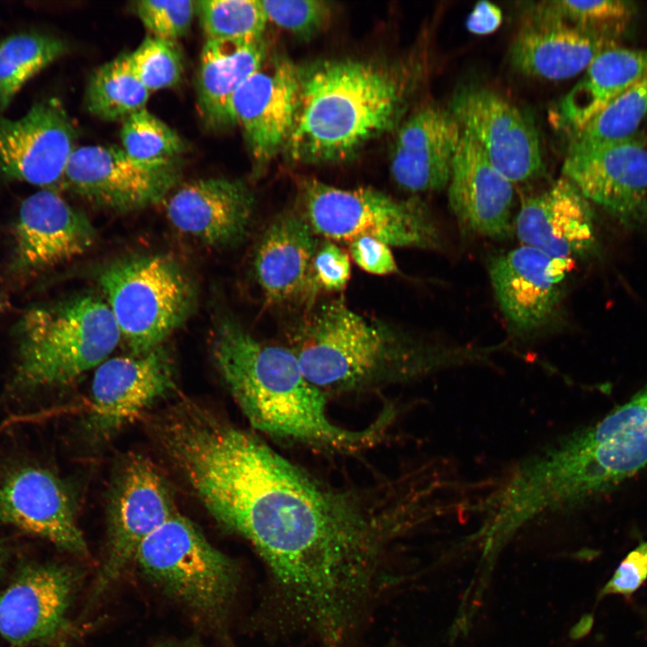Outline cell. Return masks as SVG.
Listing matches in <instances>:
<instances>
[{
	"label": "cell",
	"instance_id": "obj_9",
	"mask_svg": "<svg viewBox=\"0 0 647 647\" xmlns=\"http://www.w3.org/2000/svg\"><path fill=\"white\" fill-rule=\"evenodd\" d=\"M108 306L132 354L152 350L190 314L194 293L173 261L158 255L117 261L99 278Z\"/></svg>",
	"mask_w": 647,
	"mask_h": 647
},
{
	"label": "cell",
	"instance_id": "obj_13",
	"mask_svg": "<svg viewBox=\"0 0 647 647\" xmlns=\"http://www.w3.org/2000/svg\"><path fill=\"white\" fill-rule=\"evenodd\" d=\"M450 111L492 165L512 183L537 176L543 161L533 123L495 92L465 87L456 93Z\"/></svg>",
	"mask_w": 647,
	"mask_h": 647
},
{
	"label": "cell",
	"instance_id": "obj_36",
	"mask_svg": "<svg viewBox=\"0 0 647 647\" xmlns=\"http://www.w3.org/2000/svg\"><path fill=\"white\" fill-rule=\"evenodd\" d=\"M261 4L268 21L302 38L318 32L331 15V7L324 1L264 0Z\"/></svg>",
	"mask_w": 647,
	"mask_h": 647
},
{
	"label": "cell",
	"instance_id": "obj_19",
	"mask_svg": "<svg viewBox=\"0 0 647 647\" xmlns=\"http://www.w3.org/2000/svg\"><path fill=\"white\" fill-rule=\"evenodd\" d=\"M94 237L84 215L52 190L42 189L20 206L11 268L22 273L48 269L86 252Z\"/></svg>",
	"mask_w": 647,
	"mask_h": 647
},
{
	"label": "cell",
	"instance_id": "obj_17",
	"mask_svg": "<svg viewBox=\"0 0 647 647\" xmlns=\"http://www.w3.org/2000/svg\"><path fill=\"white\" fill-rule=\"evenodd\" d=\"M574 262L521 245L492 257V290L505 319L520 332L545 326L559 309L563 287Z\"/></svg>",
	"mask_w": 647,
	"mask_h": 647
},
{
	"label": "cell",
	"instance_id": "obj_12",
	"mask_svg": "<svg viewBox=\"0 0 647 647\" xmlns=\"http://www.w3.org/2000/svg\"><path fill=\"white\" fill-rule=\"evenodd\" d=\"M76 574L57 563L22 566L0 591V636L13 647L51 645L65 636Z\"/></svg>",
	"mask_w": 647,
	"mask_h": 647
},
{
	"label": "cell",
	"instance_id": "obj_10",
	"mask_svg": "<svg viewBox=\"0 0 647 647\" xmlns=\"http://www.w3.org/2000/svg\"><path fill=\"white\" fill-rule=\"evenodd\" d=\"M180 175L175 159L144 162L118 146H85L71 154L63 180L96 205L129 211L160 201Z\"/></svg>",
	"mask_w": 647,
	"mask_h": 647
},
{
	"label": "cell",
	"instance_id": "obj_32",
	"mask_svg": "<svg viewBox=\"0 0 647 647\" xmlns=\"http://www.w3.org/2000/svg\"><path fill=\"white\" fill-rule=\"evenodd\" d=\"M196 13L207 40L261 39L268 22L257 0L196 1Z\"/></svg>",
	"mask_w": 647,
	"mask_h": 647
},
{
	"label": "cell",
	"instance_id": "obj_33",
	"mask_svg": "<svg viewBox=\"0 0 647 647\" xmlns=\"http://www.w3.org/2000/svg\"><path fill=\"white\" fill-rule=\"evenodd\" d=\"M122 149L144 162L174 160L185 149L178 133L146 109L123 120Z\"/></svg>",
	"mask_w": 647,
	"mask_h": 647
},
{
	"label": "cell",
	"instance_id": "obj_23",
	"mask_svg": "<svg viewBox=\"0 0 647 647\" xmlns=\"http://www.w3.org/2000/svg\"><path fill=\"white\" fill-rule=\"evenodd\" d=\"M612 40L578 27L540 4L525 21L510 49L511 65L520 73L545 80H563L586 69Z\"/></svg>",
	"mask_w": 647,
	"mask_h": 647
},
{
	"label": "cell",
	"instance_id": "obj_6",
	"mask_svg": "<svg viewBox=\"0 0 647 647\" xmlns=\"http://www.w3.org/2000/svg\"><path fill=\"white\" fill-rule=\"evenodd\" d=\"M120 336L108 304L93 296L31 309L18 326L13 385L33 391L68 384L101 365Z\"/></svg>",
	"mask_w": 647,
	"mask_h": 647
},
{
	"label": "cell",
	"instance_id": "obj_8",
	"mask_svg": "<svg viewBox=\"0 0 647 647\" xmlns=\"http://www.w3.org/2000/svg\"><path fill=\"white\" fill-rule=\"evenodd\" d=\"M304 217L329 241L372 237L388 246L433 250L440 231L417 199H397L372 188L340 189L316 180L302 188Z\"/></svg>",
	"mask_w": 647,
	"mask_h": 647
},
{
	"label": "cell",
	"instance_id": "obj_31",
	"mask_svg": "<svg viewBox=\"0 0 647 647\" xmlns=\"http://www.w3.org/2000/svg\"><path fill=\"white\" fill-rule=\"evenodd\" d=\"M647 116V74L631 85L583 129L572 134L569 150L628 137Z\"/></svg>",
	"mask_w": 647,
	"mask_h": 647
},
{
	"label": "cell",
	"instance_id": "obj_29",
	"mask_svg": "<svg viewBox=\"0 0 647 647\" xmlns=\"http://www.w3.org/2000/svg\"><path fill=\"white\" fill-rule=\"evenodd\" d=\"M150 92L135 74L128 54L102 65L91 75L85 90V107L108 121L125 120L145 109Z\"/></svg>",
	"mask_w": 647,
	"mask_h": 647
},
{
	"label": "cell",
	"instance_id": "obj_40",
	"mask_svg": "<svg viewBox=\"0 0 647 647\" xmlns=\"http://www.w3.org/2000/svg\"><path fill=\"white\" fill-rule=\"evenodd\" d=\"M354 262L364 271L388 275L397 271V265L388 245L372 237H359L350 245Z\"/></svg>",
	"mask_w": 647,
	"mask_h": 647
},
{
	"label": "cell",
	"instance_id": "obj_25",
	"mask_svg": "<svg viewBox=\"0 0 647 647\" xmlns=\"http://www.w3.org/2000/svg\"><path fill=\"white\" fill-rule=\"evenodd\" d=\"M254 199L238 180L208 178L182 185L169 199L167 217L181 232L211 246L237 243L247 230Z\"/></svg>",
	"mask_w": 647,
	"mask_h": 647
},
{
	"label": "cell",
	"instance_id": "obj_27",
	"mask_svg": "<svg viewBox=\"0 0 647 647\" xmlns=\"http://www.w3.org/2000/svg\"><path fill=\"white\" fill-rule=\"evenodd\" d=\"M267 58L262 38L207 40L200 54L196 89L200 114L209 127L234 125L232 99Z\"/></svg>",
	"mask_w": 647,
	"mask_h": 647
},
{
	"label": "cell",
	"instance_id": "obj_28",
	"mask_svg": "<svg viewBox=\"0 0 647 647\" xmlns=\"http://www.w3.org/2000/svg\"><path fill=\"white\" fill-rule=\"evenodd\" d=\"M647 74V50L608 48L600 52L558 104L554 121L574 134Z\"/></svg>",
	"mask_w": 647,
	"mask_h": 647
},
{
	"label": "cell",
	"instance_id": "obj_16",
	"mask_svg": "<svg viewBox=\"0 0 647 647\" xmlns=\"http://www.w3.org/2000/svg\"><path fill=\"white\" fill-rule=\"evenodd\" d=\"M76 131L56 99L35 102L20 119L0 118V173L50 189L64 179Z\"/></svg>",
	"mask_w": 647,
	"mask_h": 647
},
{
	"label": "cell",
	"instance_id": "obj_44",
	"mask_svg": "<svg viewBox=\"0 0 647 647\" xmlns=\"http://www.w3.org/2000/svg\"><path fill=\"white\" fill-rule=\"evenodd\" d=\"M1 304H2V301L0 300V309H1Z\"/></svg>",
	"mask_w": 647,
	"mask_h": 647
},
{
	"label": "cell",
	"instance_id": "obj_21",
	"mask_svg": "<svg viewBox=\"0 0 647 647\" xmlns=\"http://www.w3.org/2000/svg\"><path fill=\"white\" fill-rule=\"evenodd\" d=\"M589 200L566 178L526 198L514 221L523 245L574 262L595 245L593 212Z\"/></svg>",
	"mask_w": 647,
	"mask_h": 647
},
{
	"label": "cell",
	"instance_id": "obj_18",
	"mask_svg": "<svg viewBox=\"0 0 647 647\" xmlns=\"http://www.w3.org/2000/svg\"><path fill=\"white\" fill-rule=\"evenodd\" d=\"M299 93L300 67L286 58H267L235 93L233 122L241 127L258 164L284 151L295 123Z\"/></svg>",
	"mask_w": 647,
	"mask_h": 647
},
{
	"label": "cell",
	"instance_id": "obj_20",
	"mask_svg": "<svg viewBox=\"0 0 647 647\" xmlns=\"http://www.w3.org/2000/svg\"><path fill=\"white\" fill-rule=\"evenodd\" d=\"M174 388L173 365L160 346L99 365L92 385V421L110 432L136 419Z\"/></svg>",
	"mask_w": 647,
	"mask_h": 647
},
{
	"label": "cell",
	"instance_id": "obj_38",
	"mask_svg": "<svg viewBox=\"0 0 647 647\" xmlns=\"http://www.w3.org/2000/svg\"><path fill=\"white\" fill-rule=\"evenodd\" d=\"M313 270L318 289L341 291L350 279V255L340 246L326 241L315 253Z\"/></svg>",
	"mask_w": 647,
	"mask_h": 647
},
{
	"label": "cell",
	"instance_id": "obj_24",
	"mask_svg": "<svg viewBox=\"0 0 647 647\" xmlns=\"http://www.w3.org/2000/svg\"><path fill=\"white\" fill-rule=\"evenodd\" d=\"M448 189L453 213L467 230L495 240L505 239L514 231L512 182L492 165L465 131Z\"/></svg>",
	"mask_w": 647,
	"mask_h": 647
},
{
	"label": "cell",
	"instance_id": "obj_39",
	"mask_svg": "<svg viewBox=\"0 0 647 647\" xmlns=\"http://www.w3.org/2000/svg\"><path fill=\"white\" fill-rule=\"evenodd\" d=\"M647 580V541L635 546L601 589L598 598L608 595L632 596Z\"/></svg>",
	"mask_w": 647,
	"mask_h": 647
},
{
	"label": "cell",
	"instance_id": "obj_26",
	"mask_svg": "<svg viewBox=\"0 0 647 647\" xmlns=\"http://www.w3.org/2000/svg\"><path fill=\"white\" fill-rule=\"evenodd\" d=\"M318 247L304 216L285 214L268 226L253 260L255 278L267 302L280 305L314 296L318 288L313 262Z\"/></svg>",
	"mask_w": 647,
	"mask_h": 647
},
{
	"label": "cell",
	"instance_id": "obj_43",
	"mask_svg": "<svg viewBox=\"0 0 647 647\" xmlns=\"http://www.w3.org/2000/svg\"><path fill=\"white\" fill-rule=\"evenodd\" d=\"M7 554L8 546L3 540H0V572L3 569L5 561H7Z\"/></svg>",
	"mask_w": 647,
	"mask_h": 647
},
{
	"label": "cell",
	"instance_id": "obj_30",
	"mask_svg": "<svg viewBox=\"0 0 647 647\" xmlns=\"http://www.w3.org/2000/svg\"><path fill=\"white\" fill-rule=\"evenodd\" d=\"M66 50L62 40L39 32H21L0 41V111L26 82Z\"/></svg>",
	"mask_w": 647,
	"mask_h": 647
},
{
	"label": "cell",
	"instance_id": "obj_1",
	"mask_svg": "<svg viewBox=\"0 0 647 647\" xmlns=\"http://www.w3.org/2000/svg\"><path fill=\"white\" fill-rule=\"evenodd\" d=\"M158 438L208 512L264 561L274 599L324 647H345L374 590L368 521L257 438L182 402Z\"/></svg>",
	"mask_w": 647,
	"mask_h": 647
},
{
	"label": "cell",
	"instance_id": "obj_5",
	"mask_svg": "<svg viewBox=\"0 0 647 647\" xmlns=\"http://www.w3.org/2000/svg\"><path fill=\"white\" fill-rule=\"evenodd\" d=\"M291 349L306 377L324 388L353 386L386 369L427 374L481 361L483 351L417 341L353 311L342 298L302 324Z\"/></svg>",
	"mask_w": 647,
	"mask_h": 647
},
{
	"label": "cell",
	"instance_id": "obj_2",
	"mask_svg": "<svg viewBox=\"0 0 647 647\" xmlns=\"http://www.w3.org/2000/svg\"><path fill=\"white\" fill-rule=\"evenodd\" d=\"M647 466V388L518 462L503 493L519 520L585 503Z\"/></svg>",
	"mask_w": 647,
	"mask_h": 647
},
{
	"label": "cell",
	"instance_id": "obj_15",
	"mask_svg": "<svg viewBox=\"0 0 647 647\" xmlns=\"http://www.w3.org/2000/svg\"><path fill=\"white\" fill-rule=\"evenodd\" d=\"M0 524L45 539L71 554H87L68 489L40 465L18 464L0 474Z\"/></svg>",
	"mask_w": 647,
	"mask_h": 647
},
{
	"label": "cell",
	"instance_id": "obj_35",
	"mask_svg": "<svg viewBox=\"0 0 647 647\" xmlns=\"http://www.w3.org/2000/svg\"><path fill=\"white\" fill-rule=\"evenodd\" d=\"M128 55L135 74L150 93L172 87L181 80L183 62L175 41L147 38Z\"/></svg>",
	"mask_w": 647,
	"mask_h": 647
},
{
	"label": "cell",
	"instance_id": "obj_37",
	"mask_svg": "<svg viewBox=\"0 0 647 647\" xmlns=\"http://www.w3.org/2000/svg\"><path fill=\"white\" fill-rule=\"evenodd\" d=\"M134 9L154 37L175 41L189 31L196 13V2L143 0L136 2Z\"/></svg>",
	"mask_w": 647,
	"mask_h": 647
},
{
	"label": "cell",
	"instance_id": "obj_11",
	"mask_svg": "<svg viewBox=\"0 0 647 647\" xmlns=\"http://www.w3.org/2000/svg\"><path fill=\"white\" fill-rule=\"evenodd\" d=\"M176 513L168 487L150 461L130 459L112 490L108 510V544L93 598L106 590L136 558L141 543Z\"/></svg>",
	"mask_w": 647,
	"mask_h": 647
},
{
	"label": "cell",
	"instance_id": "obj_4",
	"mask_svg": "<svg viewBox=\"0 0 647 647\" xmlns=\"http://www.w3.org/2000/svg\"><path fill=\"white\" fill-rule=\"evenodd\" d=\"M213 357L232 396L249 422L277 437L328 446H359L373 430L333 423L324 390L304 375L291 349L255 339L231 318L217 326Z\"/></svg>",
	"mask_w": 647,
	"mask_h": 647
},
{
	"label": "cell",
	"instance_id": "obj_42",
	"mask_svg": "<svg viewBox=\"0 0 647 647\" xmlns=\"http://www.w3.org/2000/svg\"><path fill=\"white\" fill-rule=\"evenodd\" d=\"M638 616L640 619V633L645 640H647V606L638 608Z\"/></svg>",
	"mask_w": 647,
	"mask_h": 647
},
{
	"label": "cell",
	"instance_id": "obj_14",
	"mask_svg": "<svg viewBox=\"0 0 647 647\" xmlns=\"http://www.w3.org/2000/svg\"><path fill=\"white\" fill-rule=\"evenodd\" d=\"M563 172L588 200L620 220L647 219V148L636 134L569 150Z\"/></svg>",
	"mask_w": 647,
	"mask_h": 647
},
{
	"label": "cell",
	"instance_id": "obj_34",
	"mask_svg": "<svg viewBox=\"0 0 647 647\" xmlns=\"http://www.w3.org/2000/svg\"><path fill=\"white\" fill-rule=\"evenodd\" d=\"M540 5L578 27L607 39L625 29L634 10L632 2L621 0L551 1Z\"/></svg>",
	"mask_w": 647,
	"mask_h": 647
},
{
	"label": "cell",
	"instance_id": "obj_41",
	"mask_svg": "<svg viewBox=\"0 0 647 647\" xmlns=\"http://www.w3.org/2000/svg\"><path fill=\"white\" fill-rule=\"evenodd\" d=\"M502 22V13L494 4L478 2L466 19L467 30L476 35H486L496 31Z\"/></svg>",
	"mask_w": 647,
	"mask_h": 647
},
{
	"label": "cell",
	"instance_id": "obj_3",
	"mask_svg": "<svg viewBox=\"0 0 647 647\" xmlns=\"http://www.w3.org/2000/svg\"><path fill=\"white\" fill-rule=\"evenodd\" d=\"M394 67L362 59H328L300 68L295 123L284 148L305 164L344 160L392 129L405 102Z\"/></svg>",
	"mask_w": 647,
	"mask_h": 647
},
{
	"label": "cell",
	"instance_id": "obj_7",
	"mask_svg": "<svg viewBox=\"0 0 647 647\" xmlns=\"http://www.w3.org/2000/svg\"><path fill=\"white\" fill-rule=\"evenodd\" d=\"M135 559L150 581L196 615L225 619L237 568L189 519L176 512L141 543Z\"/></svg>",
	"mask_w": 647,
	"mask_h": 647
},
{
	"label": "cell",
	"instance_id": "obj_22",
	"mask_svg": "<svg viewBox=\"0 0 647 647\" xmlns=\"http://www.w3.org/2000/svg\"><path fill=\"white\" fill-rule=\"evenodd\" d=\"M462 133L450 110L426 105L414 111L399 129L392 154L396 184L410 192L448 187Z\"/></svg>",
	"mask_w": 647,
	"mask_h": 647
}]
</instances>
